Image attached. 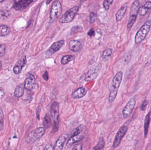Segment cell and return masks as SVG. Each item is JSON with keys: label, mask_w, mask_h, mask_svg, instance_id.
I'll return each instance as SVG.
<instances>
[{"label": "cell", "mask_w": 151, "mask_h": 150, "mask_svg": "<svg viewBox=\"0 0 151 150\" xmlns=\"http://www.w3.org/2000/svg\"><path fill=\"white\" fill-rule=\"evenodd\" d=\"M41 107H38L37 109V117L39 120V114L41 112Z\"/></svg>", "instance_id": "42"}, {"label": "cell", "mask_w": 151, "mask_h": 150, "mask_svg": "<svg viewBox=\"0 0 151 150\" xmlns=\"http://www.w3.org/2000/svg\"><path fill=\"white\" fill-rule=\"evenodd\" d=\"M87 93V89L84 87H81L75 90L72 93L71 97L74 99H80L84 97Z\"/></svg>", "instance_id": "16"}, {"label": "cell", "mask_w": 151, "mask_h": 150, "mask_svg": "<svg viewBox=\"0 0 151 150\" xmlns=\"http://www.w3.org/2000/svg\"><path fill=\"white\" fill-rule=\"evenodd\" d=\"M10 12L7 10H1L0 11V18L4 20L6 19L10 15Z\"/></svg>", "instance_id": "29"}, {"label": "cell", "mask_w": 151, "mask_h": 150, "mask_svg": "<svg viewBox=\"0 0 151 150\" xmlns=\"http://www.w3.org/2000/svg\"><path fill=\"white\" fill-rule=\"evenodd\" d=\"M64 43L65 41L63 40L54 43L47 51V54L49 55H52L56 53L63 47Z\"/></svg>", "instance_id": "14"}, {"label": "cell", "mask_w": 151, "mask_h": 150, "mask_svg": "<svg viewBox=\"0 0 151 150\" xmlns=\"http://www.w3.org/2000/svg\"><path fill=\"white\" fill-rule=\"evenodd\" d=\"M11 32L10 27L5 25L0 26V36H6L8 35Z\"/></svg>", "instance_id": "22"}, {"label": "cell", "mask_w": 151, "mask_h": 150, "mask_svg": "<svg viewBox=\"0 0 151 150\" xmlns=\"http://www.w3.org/2000/svg\"><path fill=\"white\" fill-rule=\"evenodd\" d=\"M97 18V15L94 13H91L89 15L90 23L91 24L94 23Z\"/></svg>", "instance_id": "34"}, {"label": "cell", "mask_w": 151, "mask_h": 150, "mask_svg": "<svg viewBox=\"0 0 151 150\" xmlns=\"http://www.w3.org/2000/svg\"><path fill=\"white\" fill-rule=\"evenodd\" d=\"M69 135L67 133H64L58 138L55 143L54 150H62L64 147L65 143L68 139Z\"/></svg>", "instance_id": "13"}, {"label": "cell", "mask_w": 151, "mask_h": 150, "mask_svg": "<svg viewBox=\"0 0 151 150\" xmlns=\"http://www.w3.org/2000/svg\"><path fill=\"white\" fill-rule=\"evenodd\" d=\"M43 125L45 128H49L51 125V119L49 114H46L44 119Z\"/></svg>", "instance_id": "24"}, {"label": "cell", "mask_w": 151, "mask_h": 150, "mask_svg": "<svg viewBox=\"0 0 151 150\" xmlns=\"http://www.w3.org/2000/svg\"><path fill=\"white\" fill-rule=\"evenodd\" d=\"M84 138V137L82 135H78V136H72L68 139L66 144V147L67 148L71 147L74 144L79 142L82 140Z\"/></svg>", "instance_id": "18"}, {"label": "cell", "mask_w": 151, "mask_h": 150, "mask_svg": "<svg viewBox=\"0 0 151 150\" xmlns=\"http://www.w3.org/2000/svg\"><path fill=\"white\" fill-rule=\"evenodd\" d=\"M36 84V80L34 75L30 74L25 81V88L27 91H31L34 88Z\"/></svg>", "instance_id": "12"}, {"label": "cell", "mask_w": 151, "mask_h": 150, "mask_svg": "<svg viewBox=\"0 0 151 150\" xmlns=\"http://www.w3.org/2000/svg\"><path fill=\"white\" fill-rule=\"evenodd\" d=\"M33 2V1L28 0H21L14 1L13 8L16 11H22L26 9Z\"/></svg>", "instance_id": "9"}, {"label": "cell", "mask_w": 151, "mask_h": 150, "mask_svg": "<svg viewBox=\"0 0 151 150\" xmlns=\"http://www.w3.org/2000/svg\"><path fill=\"white\" fill-rule=\"evenodd\" d=\"M82 30V27L80 26H76L72 27L71 29L70 34L71 35H73V34L76 33L78 32L81 31Z\"/></svg>", "instance_id": "28"}, {"label": "cell", "mask_w": 151, "mask_h": 150, "mask_svg": "<svg viewBox=\"0 0 151 150\" xmlns=\"http://www.w3.org/2000/svg\"><path fill=\"white\" fill-rule=\"evenodd\" d=\"M127 130V127L126 126H122L120 128L113 142V146L114 147H117L119 145L122 138L126 133Z\"/></svg>", "instance_id": "7"}, {"label": "cell", "mask_w": 151, "mask_h": 150, "mask_svg": "<svg viewBox=\"0 0 151 150\" xmlns=\"http://www.w3.org/2000/svg\"><path fill=\"white\" fill-rule=\"evenodd\" d=\"M79 7L75 6L66 11L59 19V22L62 24H66L72 22L79 10Z\"/></svg>", "instance_id": "5"}, {"label": "cell", "mask_w": 151, "mask_h": 150, "mask_svg": "<svg viewBox=\"0 0 151 150\" xmlns=\"http://www.w3.org/2000/svg\"><path fill=\"white\" fill-rule=\"evenodd\" d=\"M59 103L57 102H54L51 107V115L53 121H59Z\"/></svg>", "instance_id": "11"}, {"label": "cell", "mask_w": 151, "mask_h": 150, "mask_svg": "<svg viewBox=\"0 0 151 150\" xmlns=\"http://www.w3.org/2000/svg\"><path fill=\"white\" fill-rule=\"evenodd\" d=\"M43 77L45 81H48V79H49V75H48V72L47 71H46L44 73L43 75Z\"/></svg>", "instance_id": "40"}, {"label": "cell", "mask_w": 151, "mask_h": 150, "mask_svg": "<svg viewBox=\"0 0 151 150\" xmlns=\"http://www.w3.org/2000/svg\"><path fill=\"white\" fill-rule=\"evenodd\" d=\"M4 125V114L2 108L0 107V130H3Z\"/></svg>", "instance_id": "27"}, {"label": "cell", "mask_w": 151, "mask_h": 150, "mask_svg": "<svg viewBox=\"0 0 151 150\" xmlns=\"http://www.w3.org/2000/svg\"><path fill=\"white\" fill-rule=\"evenodd\" d=\"M126 6L124 5V6H122L119 9V11L117 12L116 14V20L117 21L119 22L122 20L126 13Z\"/></svg>", "instance_id": "19"}, {"label": "cell", "mask_w": 151, "mask_h": 150, "mask_svg": "<svg viewBox=\"0 0 151 150\" xmlns=\"http://www.w3.org/2000/svg\"><path fill=\"white\" fill-rule=\"evenodd\" d=\"M25 88V85L23 84L18 85L15 90V96L18 98L21 97L24 94Z\"/></svg>", "instance_id": "21"}, {"label": "cell", "mask_w": 151, "mask_h": 150, "mask_svg": "<svg viewBox=\"0 0 151 150\" xmlns=\"http://www.w3.org/2000/svg\"><path fill=\"white\" fill-rule=\"evenodd\" d=\"M143 6L147 8V9H150V8H151V2H150V1H147V2L145 3V5Z\"/></svg>", "instance_id": "41"}, {"label": "cell", "mask_w": 151, "mask_h": 150, "mask_svg": "<svg viewBox=\"0 0 151 150\" xmlns=\"http://www.w3.org/2000/svg\"><path fill=\"white\" fill-rule=\"evenodd\" d=\"M62 13V5L58 1H55L52 5L50 12V17L53 22L55 21L60 16Z\"/></svg>", "instance_id": "6"}, {"label": "cell", "mask_w": 151, "mask_h": 150, "mask_svg": "<svg viewBox=\"0 0 151 150\" xmlns=\"http://www.w3.org/2000/svg\"><path fill=\"white\" fill-rule=\"evenodd\" d=\"M72 150H82V144L78 143L73 146Z\"/></svg>", "instance_id": "36"}, {"label": "cell", "mask_w": 151, "mask_h": 150, "mask_svg": "<svg viewBox=\"0 0 151 150\" xmlns=\"http://www.w3.org/2000/svg\"><path fill=\"white\" fill-rule=\"evenodd\" d=\"M148 101L146 100L144 101V102L142 104V105L140 106V109L142 111H144L147 105L148 104Z\"/></svg>", "instance_id": "38"}, {"label": "cell", "mask_w": 151, "mask_h": 150, "mask_svg": "<svg viewBox=\"0 0 151 150\" xmlns=\"http://www.w3.org/2000/svg\"><path fill=\"white\" fill-rule=\"evenodd\" d=\"M44 150H54V147L51 144H47Z\"/></svg>", "instance_id": "39"}, {"label": "cell", "mask_w": 151, "mask_h": 150, "mask_svg": "<svg viewBox=\"0 0 151 150\" xmlns=\"http://www.w3.org/2000/svg\"><path fill=\"white\" fill-rule=\"evenodd\" d=\"M27 63L26 57L25 56L20 59L15 63L14 66L13 71L15 75H19L21 72L23 68L25 66Z\"/></svg>", "instance_id": "10"}, {"label": "cell", "mask_w": 151, "mask_h": 150, "mask_svg": "<svg viewBox=\"0 0 151 150\" xmlns=\"http://www.w3.org/2000/svg\"><path fill=\"white\" fill-rule=\"evenodd\" d=\"M58 128H59V121H53V126L51 130L52 133H55L57 132L58 130Z\"/></svg>", "instance_id": "33"}, {"label": "cell", "mask_w": 151, "mask_h": 150, "mask_svg": "<svg viewBox=\"0 0 151 150\" xmlns=\"http://www.w3.org/2000/svg\"><path fill=\"white\" fill-rule=\"evenodd\" d=\"M1 69H2V63H1V61L0 60V71L1 70Z\"/></svg>", "instance_id": "43"}, {"label": "cell", "mask_w": 151, "mask_h": 150, "mask_svg": "<svg viewBox=\"0 0 151 150\" xmlns=\"http://www.w3.org/2000/svg\"><path fill=\"white\" fill-rule=\"evenodd\" d=\"M113 0H105L103 2V6L106 10H108L110 6L113 2Z\"/></svg>", "instance_id": "32"}, {"label": "cell", "mask_w": 151, "mask_h": 150, "mask_svg": "<svg viewBox=\"0 0 151 150\" xmlns=\"http://www.w3.org/2000/svg\"><path fill=\"white\" fill-rule=\"evenodd\" d=\"M69 46L71 50L74 52H77L81 49L82 45L78 40H70L69 42Z\"/></svg>", "instance_id": "17"}, {"label": "cell", "mask_w": 151, "mask_h": 150, "mask_svg": "<svg viewBox=\"0 0 151 150\" xmlns=\"http://www.w3.org/2000/svg\"><path fill=\"white\" fill-rule=\"evenodd\" d=\"M73 58H74V57L72 55H66V56H64L61 59V63L63 65H65L70 61H72Z\"/></svg>", "instance_id": "25"}, {"label": "cell", "mask_w": 151, "mask_h": 150, "mask_svg": "<svg viewBox=\"0 0 151 150\" xmlns=\"http://www.w3.org/2000/svg\"><path fill=\"white\" fill-rule=\"evenodd\" d=\"M140 1L138 0L135 1L132 4L130 8L129 20L127 24V28L130 29L133 27L136 21L139 8Z\"/></svg>", "instance_id": "4"}, {"label": "cell", "mask_w": 151, "mask_h": 150, "mask_svg": "<svg viewBox=\"0 0 151 150\" xmlns=\"http://www.w3.org/2000/svg\"><path fill=\"white\" fill-rule=\"evenodd\" d=\"M51 1H51H46V5H48V4H50Z\"/></svg>", "instance_id": "44"}, {"label": "cell", "mask_w": 151, "mask_h": 150, "mask_svg": "<svg viewBox=\"0 0 151 150\" xmlns=\"http://www.w3.org/2000/svg\"><path fill=\"white\" fill-rule=\"evenodd\" d=\"M151 112H149L147 114L145 118V123H144V135L145 137H146L148 133V128H149L150 120H151Z\"/></svg>", "instance_id": "20"}, {"label": "cell", "mask_w": 151, "mask_h": 150, "mask_svg": "<svg viewBox=\"0 0 151 150\" xmlns=\"http://www.w3.org/2000/svg\"></svg>", "instance_id": "46"}, {"label": "cell", "mask_w": 151, "mask_h": 150, "mask_svg": "<svg viewBox=\"0 0 151 150\" xmlns=\"http://www.w3.org/2000/svg\"><path fill=\"white\" fill-rule=\"evenodd\" d=\"M84 126L83 124H81L80 126H78L73 131V133H72V136H78V135H79V134H81L82 132L84 130Z\"/></svg>", "instance_id": "26"}, {"label": "cell", "mask_w": 151, "mask_h": 150, "mask_svg": "<svg viewBox=\"0 0 151 150\" xmlns=\"http://www.w3.org/2000/svg\"><path fill=\"white\" fill-rule=\"evenodd\" d=\"M112 50L111 49H108L105 50L103 53V58L104 59H107L108 58L110 57L112 55Z\"/></svg>", "instance_id": "30"}, {"label": "cell", "mask_w": 151, "mask_h": 150, "mask_svg": "<svg viewBox=\"0 0 151 150\" xmlns=\"http://www.w3.org/2000/svg\"><path fill=\"white\" fill-rule=\"evenodd\" d=\"M147 11H148V9L145 7L144 6H142L141 7L139 8L138 13L141 16H144L147 13Z\"/></svg>", "instance_id": "31"}, {"label": "cell", "mask_w": 151, "mask_h": 150, "mask_svg": "<svg viewBox=\"0 0 151 150\" xmlns=\"http://www.w3.org/2000/svg\"><path fill=\"white\" fill-rule=\"evenodd\" d=\"M105 146V141L103 138L100 137L98 141V144L95 147H93L92 150H103Z\"/></svg>", "instance_id": "23"}, {"label": "cell", "mask_w": 151, "mask_h": 150, "mask_svg": "<svg viewBox=\"0 0 151 150\" xmlns=\"http://www.w3.org/2000/svg\"><path fill=\"white\" fill-rule=\"evenodd\" d=\"M136 104V100L134 98H131L127 103L125 108L122 111V114L124 118H127L132 114Z\"/></svg>", "instance_id": "8"}, {"label": "cell", "mask_w": 151, "mask_h": 150, "mask_svg": "<svg viewBox=\"0 0 151 150\" xmlns=\"http://www.w3.org/2000/svg\"><path fill=\"white\" fill-rule=\"evenodd\" d=\"M151 26V20H148L140 27L135 37L136 44H140L145 39L148 33Z\"/></svg>", "instance_id": "2"}, {"label": "cell", "mask_w": 151, "mask_h": 150, "mask_svg": "<svg viewBox=\"0 0 151 150\" xmlns=\"http://www.w3.org/2000/svg\"><path fill=\"white\" fill-rule=\"evenodd\" d=\"M45 130V128L43 127L37 128L28 134L26 138V141L28 143H34L43 137Z\"/></svg>", "instance_id": "3"}, {"label": "cell", "mask_w": 151, "mask_h": 150, "mask_svg": "<svg viewBox=\"0 0 151 150\" xmlns=\"http://www.w3.org/2000/svg\"><path fill=\"white\" fill-rule=\"evenodd\" d=\"M88 35L90 37H94L95 36L96 32L94 31L93 28H91L88 31Z\"/></svg>", "instance_id": "37"}, {"label": "cell", "mask_w": 151, "mask_h": 150, "mask_svg": "<svg viewBox=\"0 0 151 150\" xmlns=\"http://www.w3.org/2000/svg\"><path fill=\"white\" fill-rule=\"evenodd\" d=\"M5 1H3V0H1V1H0V3H1V2H3Z\"/></svg>", "instance_id": "45"}, {"label": "cell", "mask_w": 151, "mask_h": 150, "mask_svg": "<svg viewBox=\"0 0 151 150\" xmlns=\"http://www.w3.org/2000/svg\"><path fill=\"white\" fill-rule=\"evenodd\" d=\"M6 46L4 44H0V57H3L6 52Z\"/></svg>", "instance_id": "35"}, {"label": "cell", "mask_w": 151, "mask_h": 150, "mask_svg": "<svg viewBox=\"0 0 151 150\" xmlns=\"http://www.w3.org/2000/svg\"><path fill=\"white\" fill-rule=\"evenodd\" d=\"M123 74L122 71L117 73L112 80L111 83L110 91L109 96L108 100L110 103L113 102L116 98L118 90L122 81Z\"/></svg>", "instance_id": "1"}, {"label": "cell", "mask_w": 151, "mask_h": 150, "mask_svg": "<svg viewBox=\"0 0 151 150\" xmlns=\"http://www.w3.org/2000/svg\"><path fill=\"white\" fill-rule=\"evenodd\" d=\"M100 72V69L97 68L90 70L86 74L84 80L86 82H89L95 79L98 77Z\"/></svg>", "instance_id": "15"}]
</instances>
